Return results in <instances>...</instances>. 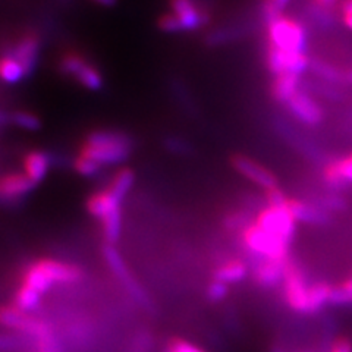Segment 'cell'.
Returning <instances> with one entry per match:
<instances>
[{"instance_id":"1","label":"cell","mask_w":352,"mask_h":352,"mask_svg":"<svg viewBox=\"0 0 352 352\" xmlns=\"http://www.w3.org/2000/svg\"><path fill=\"white\" fill-rule=\"evenodd\" d=\"M84 276L81 267L71 263L54 258H40L30 263L22 270L21 283L38 292L40 295L50 291L54 285H74Z\"/></svg>"},{"instance_id":"2","label":"cell","mask_w":352,"mask_h":352,"mask_svg":"<svg viewBox=\"0 0 352 352\" xmlns=\"http://www.w3.org/2000/svg\"><path fill=\"white\" fill-rule=\"evenodd\" d=\"M131 141L126 135L113 131H96L87 137L80 150L81 156L104 164H118L128 159Z\"/></svg>"},{"instance_id":"3","label":"cell","mask_w":352,"mask_h":352,"mask_svg":"<svg viewBox=\"0 0 352 352\" xmlns=\"http://www.w3.org/2000/svg\"><path fill=\"white\" fill-rule=\"evenodd\" d=\"M238 239L242 248L248 252V256L252 257V260H288L292 257V244L266 232L254 220L241 230L238 234Z\"/></svg>"},{"instance_id":"4","label":"cell","mask_w":352,"mask_h":352,"mask_svg":"<svg viewBox=\"0 0 352 352\" xmlns=\"http://www.w3.org/2000/svg\"><path fill=\"white\" fill-rule=\"evenodd\" d=\"M311 280L308 278V273L302 263L292 258L286 264L285 278L282 282V300L283 304L295 314L305 316V300L307 291Z\"/></svg>"},{"instance_id":"5","label":"cell","mask_w":352,"mask_h":352,"mask_svg":"<svg viewBox=\"0 0 352 352\" xmlns=\"http://www.w3.org/2000/svg\"><path fill=\"white\" fill-rule=\"evenodd\" d=\"M269 46L288 52L305 53L307 31L300 21L280 15L267 22Z\"/></svg>"},{"instance_id":"6","label":"cell","mask_w":352,"mask_h":352,"mask_svg":"<svg viewBox=\"0 0 352 352\" xmlns=\"http://www.w3.org/2000/svg\"><path fill=\"white\" fill-rule=\"evenodd\" d=\"M254 222L279 239H283L289 244H294L298 223L289 213L286 206H266L264 204L254 216Z\"/></svg>"},{"instance_id":"7","label":"cell","mask_w":352,"mask_h":352,"mask_svg":"<svg viewBox=\"0 0 352 352\" xmlns=\"http://www.w3.org/2000/svg\"><path fill=\"white\" fill-rule=\"evenodd\" d=\"M103 256L106 258L109 269L112 270L113 276L120 282V285L124 286V289L132 296V300H135L142 307H150L148 295L146 294L144 289L141 288L137 279L132 276L122 256H120V252L115 248V245L106 244L103 248Z\"/></svg>"},{"instance_id":"8","label":"cell","mask_w":352,"mask_h":352,"mask_svg":"<svg viewBox=\"0 0 352 352\" xmlns=\"http://www.w3.org/2000/svg\"><path fill=\"white\" fill-rule=\"evenodd\" d=\"M291 258L292 257H289L288 260H267V258L251 260L250 279L257 286V288L264 291L280 288L285 278L286 264H288Z\"/></svg>"},{"instance_id":"9","label":"cell","mask_w":352,"mask_h":352,"mask_svg":"<svg viewBox=\"0 0 352 352\" xmlns=\"http://www.w3.org/2000/svg\"><path fill=\"white\" fill-rule=\"evenodd\" d=\"M60 71L72 76L88 90H98L103 85V76L94 65L87 62L78 53H66L60 59Z\"/></svg>"},{"instance_id":"10","label":"cell","mask_w":352,"mask_h":352,"mask_svg":"<svg viewBox=\"0 0 352 352\" xmlns=\"http://www.w3.org/2000/svg\"><path fill=\"white\" fill-rule=\"evenodd\" d=\"M229 162L230 166L235 169V172H238L241 176H244V178L248 179L251 184L260 186L263 191L279 186V179L276 175L267 168H264L257 160L245 156V154H232Z\"/></svg>"},{"instance_id":"11","label":"cell","mask_w":352,"mask_h":352,"mask_svg":"<svg viewBox=\"0 0 352 352\" xmlns=\"http://www.w3.org/2000/svg\"><path fill=\"white\" fill-rule=\"evenodd\" d=\"M310 58L301 52H288L267 46L266 65L273 75L295 74L301 75L310 68Z\"/></svg>"},{"instance_id":"12","label":"cell","mask_w":352,"mask_h":352,"mask_svg":"<svg viewBox=\"0 0 352 352\" xmlns=\"http://www.w3.org/2000/svg\"><path fill=\"white\" fill-rule=\"evenodd\" d=\"M285 206L298 225L302 223L308 226H327L333 219V213H330L322 206L310 200H304V198L288 197Z\"/></svg>"},{"instance_id":"13","label":"cell","mask_w":352,"mask_h":352,"mask_svg":"<svg viewBox=\"0 0 352 352\" xmlns=\"http://www.w3.org/2000/svg\"><path fill=\"white\" fill-rule=\"evenodd\" d=\"M19 332L34 340L36 352H63L62 344L59 342L53 327L47 322L41 320V318H36L28 314Z\"/></svg>"},{"instance_id":"14","label":"cell","mask_w":352,"mask_h":352,"mask_svg":"<svg viewBox=\"0 0 352 352\" xmlns=\"http://www.w3.org/2000/svg\"><path fill=\"white\" fill-rule=\"evenodd\" d=\"M170 12L179 19L184 31H195L210 22V12L197 0H170Z\"/></svg>"},{"instance_id":"15","label":"cell","mask_w":352,"mask_h":352,"mask_svg":"<svg viewBox=\"0 0 352 352\" xmlns=\"http://www.w3.org/2000/svg\"><path fill=\"white\" fill-rule=\"evenodd\" d=\"M322 181L330 191H342L352 184V151L330 159L322 169Z\"/></svg>"},{"instance_id":"16","label":"cell","mask_w":352,"mask_h":352,"mask_svg":"<svg viewBox=\"0 0 352 352\" xmlns=\"http://www.w3.org/2000/svg\"><path fill=\"white\" fill-rule=\"evenodd\" d=\"M286 107H288L291 115L295 119H298L301 124L308 126H316L318 124H322L324 119V112L322 106L318 104L314 98H311L301 90L294 94L291 100L286 103Z\"/></svg>"},{"instance_id":"17","label":"cell","mask_w":352,"mask_h":352,"mask_svg":"<svg viewBox=\"0 0 352 352\" xmlns=\"http://www.w3.org/2000/svg\"><path fill=\"white\" fill-rule=\"evenodd\" d=\"M250 272V261L238 257H229L216 263V266L212 270V279L230 286L248 279Z\"/></svg>"},{"instance_id":"18","label":"cell","mask_w":352,"mask_h":352,"mask_svg":"<svg viewBox=\"0 0 352 352\" xmlns=\"http://www.w3.org/2000/svg\"><path fill=\"white\" fill-rule=\"evenodd\" d=\"M122 197L115 194L112 190L106 186V188L96 191L88 197L87 200V210L91 216L97 217L100 222L104 219L115 216V214H122L120 212V204H122Z\"/></svg>"},{"instance_id":"19","label":"cell","mask_w":352,"mask_h":352,"mask_svg":"<svg viewBox=\"0 0 352 352\" xmlns=\"http://www.w3.org/2000/svg\"><path fill=\"white\" fill-rule=\"evenodd\" d=\"M32 184L27 176L22 173H6L0 176V203H14L24 198L32 188Z\"/></svg>"},{"instance_id":"20","label":"cell","mask_w":352,"mask_h":352,"mask_svg":"<svg viewBox=\"0 0 352 352\" xmlns=\"http://www.w3.org/2000/svg\"><path fill=\"white\" fill-rule=\"evenodd\" d=\"M333 283L320 279L311 280L307 291L305 300V316H316L322 313L327 305H330V296H332Z\"/></svg>"},{"instance_id":"21","label":"cell","mask_w":352,"mask_h":352,"mask_svg":"<svg viewBox=\"0 0 352 352\" xmlns=\"http://www.w3.org/2000/svg\"><path fill=\"white\" fill-rule=\"evenodd\" d=\"M40 50V41L38 37L34 34L22 36L12 47L9 53L22 65L25 74H31L36 68L37 58Z\"/></svg>"},{"instance_id":"22","label":"cell","mask_w":352,"mask_h":352,"mask_svg":"<svg viewBox=\"0 0 352 352\" xmlns=\"http://www.w3.org/2000/svg\"><path fill=\"white\" fill-rule=\"evenodd\" d=\"M300 91V75L280 74L274 75L270 85V94L279 103H288L294 94Z\"/></svg>"},{"instance_id":"23","label":"cell","mask_w":352,"mask_h":352,"mask_svg":"<svg viewBox=\"0 0 352 352\" xmlns=\"http://www.w3.org/2000/svg\"><path fill=\"white\" fill-rule=\"evenodd\" d=\"M49 168L50 159L46 153L31 151L24 157V175L34 185L46 178Z\"/></svg>"},{"instance_id":"24","label":"cell","mask_w":352,"mask_h":352,"mask_svg":"<svg viewBox=\"0 0 352 352\" xmlns=\"http://www.w3.org/2000/svg\"><path fill=\"white\" fill-rule=\"evenodd\" d=\"M27 76L22 65L10 53L0 56V80L8 84H16Z\"/></svg>"},{"instance_id":"25","label":"cell","mask_w":352,"mask_h":352,"mask_svg":"<svg viewBox=\"0 0 352 352\" xmlns=\"http://www.w3.org/2000/svg\"><path fill=\"white\" fill-rule=\"evenodd\" d=\"M40 301H41V295L24 285H19L14 295V305L18 308V310L27 314L34 311L40 305Z\"/></svg>"},{"instance_id":"26","label":"cell","mask_w":352,"mask_h":352,"mask_svg":"<svg viewBox=\"0 0 352 352\" xmlns=\"http://www.w3.org/2000/svg\"><path fill=\"white\" fill-rule=\"evenodd\" d=\"M330 305L335 307H352V272L333 283L332 296H330Z\"/></svg>"},{"instance_id":"27","label":"cell","mask_w":352,"mask_h":352,"mask_svg":"<svg viewBox=\"0 0 352 352\" xmlns=\"http://www.w3.org/2000/svg\"><path fill=\"white\" fill-rule=\"evenodd\" d=\"M254 220V216L250 213V208H238V210L228 212L223 219L222 225L228 230V232H241L248 223Z\"/></svg>"},{"instance_id":"28","label":"cell","mask_w":352,"mask_h":352,"mask_svg":"<svg viewBox=\"0 0 352 352\" xmlns=\"http://www.w3.org/2000/svg\"><path fill=\"white\" fill-rule=\"evenodd\" d=\"M310 69L329 82H345V71H340L332 63L324 62L322 59H311Z\"/></svg>"},{"instance_id":"29","label":"cell","mask_w":352,"mask_h":352,"mask_svg":"<svg viewBox=\"0 0 352 352\" xmlns=\"http://www.w3.org/2000/svg\"><path fill=\"white\" fill-rule=\"evenodd\" d=\"M27 313H22L15 305L0 307V324L8 329L21 330L27 320Z\"/></svg>"},{"instance_id":"30","label":"cell","mask_w":352,"mask_h":352,"mask_svg":"<svg viewBox=\"0 0 352 352\" xmlns=\"http://www.w3.org/2000/svg\"><path fill=\"white\" fill-rule=\"evenodd\" d=\"M135 181V175L131 169H120L113 178L112 181L109 182V188L112 190L115 194H118L119 197L125 198V195L129 192V190L132 188V185H134Z\"/></svg>"},{"instance_id":"31","label":"cell","mask_w":352,"mask_h":352,"mask_svg":"<svg viewBox=\"0 0 352 352\" xmlns=\"http://www.w3.org/2000/svg\"><path fill=\"white\" fill-rule=\"evenodd\" d=\"M242 34H244V31L236 27L217 28L207 36V44H210V46H220V44H226L236 40Z\"/></svg>"},{"instance_id":"32","label":"cell","mask_w":352,"mask_h":352,"mask_svg":"<svg viewBox=\"0 0 352 352\" xmlns=\"http://www.w3.org/2000/svg\"><path fill=\"white\" fill-rule=\"evenodd\" d=\"M230 292V286L217 280H210L206 288V298L210 302H222L225 301Z\"/></svg>"},{"instance_id":"33","label":"cell","mask_w":352,"mask_h":352,"mask_svg":"<svg viewBox=\"0 0 352 352\" xmlns=\"http://www.w3.org/2000/svg\"><path fill=\"white\" fill-rule=\"evenodd\" d=\"M10 120L22 129L37 131L40 128V119L30 112H15L10 116Z\"/></svg>"},{"instance_id":"34","label":"cell","mask_w":352,"mask_h":352,"mask_svg":"<svg viewBox=\"0 0 352 352\" xmlns=\"http://www.w3.org/2000/svg\"><path fill=\"white\" fill-rule=\"evenodd\" d=\"M74 168L82 176H94L102 169V166L97 162L88 159L85 156H81V154H78V157L74 160Z\"/></svg>"},{"instance_id":"35","label":"cell","mask_w":352,"mask_h":352,"mask_svg":"<svg viewBox=\"0 0 352 352\" xmlns=\"http://www.w3.org/2000/svg\"><path fill=\"white\" fill-rule=\"evenodd\" d=\"M291 0H263V15L266 18V21H272L274 18H278L282 15V10L285 6L288 5Z\"/></svg>"},{"instance_id":"36","label":"cell","mask_w":352,"mask_h":352,"mask_svg":"<svg viewBox=\"0 0 352 352\" xmlns=\"http://www.w3.org/2000/svg\"><path fill=\"white\" fill-rule=\"evenodd\" d=\"M163 352H207V351L188 342V340L185 339L173 338L166 344V346H164Z\"/></svg>"},{"instance_id":"37","label":"cell","mask_w":352,"mask_h":352,"mask_svg":"<svg viewBox=\"0 0 352 352\" xmlns=\"http://www.w3.org/2000/svg\"><path fill=\"white\" fill-rule=\"evenodd\" d=\"M286 200H288V195L285 194L280 186H274V188L266 190L263 194V201L266 206H283Z\"/></svg>"},{"instance_id":"38","label":"cell","mask_w":352,"mask_h":352,"mask_svg":"<svg viewBox=\"0 0 352 352\" xmlns=\"http://www.w3.org/2000/svg\"><path fill=\"white\" fill-rule=\"evenodd\" d=\"M157 25H159V28H160L162 31L170 32V34H173V32H181V31H184L179 19L176 18L172 12L163 14V15L159 18Z\"/></svg>"},{"instance_id":"39","label":"cell","mask_w":352,"mask_h":352,"mask_svg":"<svg viewBox=\"0 0 352 352\" xmlns=\"http://www.w3.org/2000/svg\"><path fill=\"white\" fill-rule=\"evenodd\" d=\"M326 352H352V338L348 335L335 336L329 340Z\"/></svg>"},{"instance_id":"40","label":"cell","mask_w":352,"mask_h":352,"mask_svg":"<svg viewBox=\"0 0 352 352\" xmlns=\"http://www.w3.org/2000/svg\"><path fill=\"white\" fill-rule=\"evenodd\" d=\"M169 146L173 150H179V151H186V150H188V146H186L185 142L181 141V140H172V141H169Z\"/></svg>"},{"instance_id":"41","label":"cell","mask_w":352,"mask_h":352,"mask_svg":"<svg viewBox=\"0 0 352 352\" xmlns=\"http://www.w3.org/2000/svg\"><path fill=\"white\" fill-rule=\"evenodd\" d=\"M270 352H294V349L289 348L288 345L282 344V342H278V344H273V345H272Z\"/></svg>"},{"instance_id":"42","label":"cell","mask_w":352,"mask_h":352,"mask_svg":"<svg viewBox=\"0 0 352 352\" xmlns=\"http://www.w3.org/2000/svg\"><path fill=\"white\" fill-rule=\"evenodd\" d=\"M339 9L342 14H351L352 12V0H342L339 5Z\"/></svg>"},{"instance_id":"43","label":"cell","mask_w":352,"mask_h":352,"mask_svg":"<svg viewBox=\"0 0 352 352\" xmlns=\"http://www.w3.org/2000/svg\"><path fill=\"white\" fill-rule=\"evenodd\" d=\"M333 2L335 0H313V5L320 6V8H329Z\"/></svg>"},{"instance_id":"44","label":"cell","mask_w":352,"mask_h":352,"mask_svg":"<svg viewBox=\"0 0 352 352\" xmlns=\"http://www.w3.org/2000/svg\"><path fill=\"white\" fill-rule=\"evenodd\" d=\"M342 22L346 28L352 31V12L351 14H342Z\"/></svg>"},{"instance_id":"45","label":"cell","mask_w":352,"mask_h":352,"mask_svg":"<svg viewBox=\"0 0 352 352\" xmlns=\"http://www.w3.org/2000/svg\"><path fill=\"white\" fill-rule=\"evenodd\" d=\"M94 2L100 3V5H103V6H112V5L116 3V0H94Z\"/></svg>"},{"instance_id":"46","label":"cell","mask_w":352,"mask_h":352,"mask_svg":"<svg viewBox=\"0 0 352 352\" xmlns=\"http://www.w3.org/2000/svg\"><path fill=\"white\" fill-rule=\"evenodd\" d=\"M345 82L352 84V68L348 69V71H345Z\"/></svg>"},{"instance_id":"47","label":"cell","mask_w":352,"mask_h":352,"mask_svg":"<svg viewBox=\"0 0 352 352\" xmlns=\"http://www.w3.org/2000/svg\"><path fill=\"white\" fill-rule=\"evenodd\" d=\"M294 352H318L317 349H314V348H304V349H294Z\"/></svg>"},{"instance_id":"48","label":"cell","mask_w":352,"mask_h":352,"mask_svg":"<svg viewBox=\"0 0 352 352\" xmlns=\"http://www.w3.org/2000/svg\"><path fill=\"white\" fill-rule=\"evenodd\" d=\"M6 115L2 112V110H0V124H3V122H6Z\"/></svg>"}]
</instances>
